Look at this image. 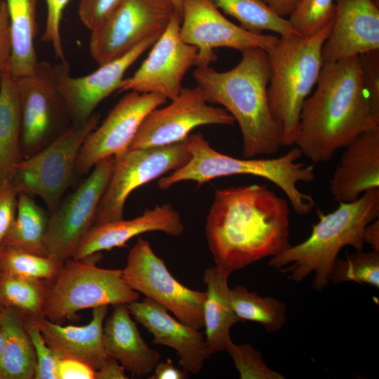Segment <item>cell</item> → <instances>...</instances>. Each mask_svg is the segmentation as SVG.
Returning <instances> with one entry per match:
<instances>
[{"label":"cell","instance_id":"cell-1","mask_svg":"<svg viewBox=\"0 0 379 379\" xmlns=\"http://www.w3.org/2000/svg\"><path fill=\"white\" fill-rule=\"evenodd\" d=\"M288 200L265 185L216 189L205 234L215 266L230 277L291 246Z\"/></svg>","mask_w":379,"mask_h":379},{"label":"cell","instance_id":"cell-2","mask_svg":"<svg viewBox=\"0 0 379 379\" xmlns=\"http://www.w3.org/2000/svg\"><path fill=\"white\" fill-rule=\"evenodd\" d=\"M379 126V98L363 78L360 55L323 63L305 100L295 145L314 163L329 161L361 133Z\"/></svg>","mask_w":379,"mask_h":379},{"label":"cell","instance_id":"cell-3","mask_svg":"<svg viewBox=\"0 0 379 379\" xmlns=\"http://www.w3.org/2000/svg\"><path fill=\"white\" fill-rule=\"evenodd\" d=\"M241 53L239 63L229 70L198 67L193 77L208 102L222 106L238 123L245 158L273 155L283 143L268 105L267 54L258 48Z\"/></svg>","mask_w":379,"mask_h":379},{"label":"cell","instance_id":"cell-4","mask_svg":"<svg viewBox=\"0 0 379 379\" xmlns=\"http://www.w3.org/2000/svg\"><path fill=\"white\" fill-rule=\"evenodd\" d=\"M317 213L319 221L312 225L309 237L272 257L268 265L295 283L314 272L313 288L321 291L328 286L331 271L344 247L362 251L364 229L379 217V188L366 191L355 201L340 202L332 212Z\"/></svg>","mask_w":379,"mask_h":379},{"label":"cell","instance_id":"cell-5","mask_svg":"<svg viewBox=\"0 0 379 379\" xmlns=\"http://www.w3.org/2000/svg\"><path fill=\"white\" fill-rule=\"evenodd\" d=\"M185 143L190 154L189 161L159 178L157 184L160 190H168L183 181L196 182L200 186L220 177L250 175L276 185L287 197L296 214L307 215L314 208V198L300 191L298 185L315 179L314 167L298 161L302 156L298 147L278 157L239 159L214 149L200 133L190 134Z\"/></svg>","mask_w":379,"mask_h":379},{"label":"cell","instance_id":"cell-6","mask_svg":"<svg viewBox=\"0 0 379 379\" xmlns=\"http://www.w3.org/2000/svg\"><path fill=\"white\" fill-rule=\"evenodd\" d=\"M333 21L311 36L296 33L281 36L266 51L270 69L268 105L283 146L293 145L298 137L301 109L319 79L322 48Z\"/></svg>","mask_w":379,"mask_h":379},{"label":"cell","instance_id":"cell-7","mask_svg":"<svg viewBox=\"0 0 379 379\" xmlns=\"http://www.w3.org/2000/svg\"><path fill=\"white\" fill-rule=\"evenodd\" d=\"M93 258H69L46 281L44 317L60 324L83 310L138 300L139 293L126 284L121 270L98 267Z\"/></svg>","mask_w":379,"mask_h":379},{"label":"cell","instance_id":"cell-8","mask_svg":"<svg viewBox=\"0 0 379 379\" xmlns=\"http://www.w3.org/2000/svg\"><path fill=\"white\" fill-rule=\"evenodd\" d=\"M98 120L99 116L93 114L86 121L73 124L41 149L22 159L12 182L18 192L39 197L53 211L76 173L80 149Z\"/></svg>","mask_w":379,"mask_h":379},{"label":"cell","instance_id":"cell-9","mask_svg":"<svg viewBox=\"0 0 379 379\" xmlns=\"http://www.w3.org/2000/svg\"><path fill=\"white\" fill-rule=\"evenodd\" d=\"M121 272L130 288L162 305L182 323L197 330L204 328L206 292L191 289L177 280L148 241L138 239Z\"/></svg>","mask_w":379,"mask_h":379},{"label":"cell","instance_id":"cell-10","mask_svg":"<svg viewBox=\"0 0 379 379\" xmlns=\"http://www.w3.org/2000/svg\"><path fill=\"white\" fill-rule=\"evenodd\" d=\"M178 13L171 0H124L100 27L91 32L89 52L101 65L149 39H158ZM179 14V13H178Z\"/></svg>","mask_w":379,"mask_h":379},{"label":"cell","instance_id":"cell-11","mask_svg":"<svg viewBox=\"0 0 379 379\" xmlns=\"http://www.w3.org/2000/svg\"><path fill=\"white\" fill-rule=\"evenodd\" d=\"M114 163L112 156L98 162L88 178L51 212L44 239L46 256L62 262L72 258L94 225Z\"/></svg>","mask_w":379,"mask_h":379},{"label":"cell","instance_id":"cell-12","mask_svg":"<svg viewBox=\"0 0 379 379\" xmlns=\"http://www.w3.org/2000/svg\"><path fill=\"white\" fill-rule=\"evenodd\" d=\"M185 139L164 146L130 149L115 159L94 225L122 219L125 203L133 191L185 165L190 158Z\"/></svg>","mask_w":379,"mask_h":379},{"label":"cell","instance_id":"cell-13","mask_svg":"<svg viewBox=\"0 0 379 379\" xmlns=\"http://www.w3.org/2000/svg\"><path fill=\"white\" fill-rule=\"evenodd\" d=\"M180 35L185 42L197 48L194 65L207 67L217 60L214 49L250 48L267 51L279 36L250 32L228 20L211 0H183Z\"/></svg>","mask_w":379,"mask_h":379},{"label":"cell","instance_id":"cell-14","mask_svg":"<svg viewBox=\"0 0 379 379\" xmlns=\"http://www.w3.org/2000/svg\"><path fill=\"white\" fill-rule=\"evenodd\" d=\"M234 123V119L223 107L208 102L199 86L182 88L170 104L147 115L128 150L181 142L201 126H232Z\"/></svg>","mask_w":379,"mask_h":379},{"label":"cell","instance_id":"cell-15","mask_svg":"<svg viewBox=\"0 0 379 379\" xmlns=\"http://www.w3.org/2000/svg\"><path fill=\"white\" fill-rule=\"evenodd\" d=\"M181 20L180 14L173 15L141 65L124 79L119 91L158 93L171 100L180 94L185 75L194 65L197 54V48L181 37Z\"/></svg>","mask_w":379,"mask_h":379},{"label":"cell","instance_id":"cell-16","mask_svg":"<svg viewBox=\"0 0 379 379\" xmlns=\"http://www.w3.org/2000/svg\"><path fill=\"white\" fill-rule=\"evenodd\" d=\"M166 101L158 93L128 91L85 140L77 157L76 172L83 175L105 158L112 156L117 159L124 155L147 115Z\"/></svg>","mask_w":379,"mask_h":379},{"label":"cell","instance_id":"cell-17","mask_svg":"<svg viewBox=\"0 0 379 379\" xmlns=\"http://www.w3.org/2000/svg\"><path fill=\"white\" fill-rule=\"evenodd\" d=\"M21 109L22 157H28L48 145L64 114L53 65L39 62L31 75L15 79Z\"/></svg>","mask_w":379,"mask_h":379},{"label":"cell","instance_id":"cell-18","mask_svg":"<svg viewBox=\"0 0 379 379\" xmlns=\"http://www.w3.org/2000/svg\"><path fill=\"white\" fill-rule=\"evenodd\" d=\"M157 39L145 40L124 55L79 77L70 74L68 62L53 65L56 85L73 124L86 121L103 100L119 90L126 71Z\"/></svg>","mask_w":379,"mask_h":379},{"label":"cell","instance_id":"cell-19","mask_svg":"<svg viewBox=\"0 0 379 379\" xmlns=\"http://www.w3.org/2000/svg\"><path fill=\"white\" fill-rule=\"evenodd\" d=\"M379 50V6L372 0H335L333 21L322 48L323 63Z\"/></svg>","mask_w":379,"mask_h":379},{"label":"cell","instance_id":"cell-20","mask_svg":"<svg viewBox=\"0 0 379 379\" xmlns=\"http://www.w3.org/2000/svg\"><path fill=\"white\" fill-rule=\"evenodd\" d=\"M131 314L153 335V343L173 348L180 367L198 373L209 355L204 335L169 314L168 310L150 298L127 304Z\"/></svg>","mask_w":379,"mask_h":379},{"label":"cell","instance_id":"cell-21","mask_svg":"<svg viewBox=\"0 0 379 379\" xmlns=\"http://www.w3.org/2000/svg\"><path fill=\"white\" fill-rule=\"evenodd\" d=\"M184 230L178 211L168 204L157 205L131 220L122 218L93 226L79 243L72 258L84 260L102 251L123 247L134 237L147 232L159 231L179 237Z\"/></svg>","mask_w":379,"mask_h":379},{"label":"cell","instance_id":"cell-22","mask_svg":"<svg viewBox=\"0 0 379 379\" xmlns=\"http://www.w3.org/2000/svg\"><path fill=\"white\" fill-rule=\"evenodd\" d=\"M344 148L329 186L338 203L379 188V126L361 133Z\"/></svg>","mask_w":379,"mask_h":379},{"label":"cell","instance_id":"cell-23","mask_svg":"<svg viewBox=\"0 0 379 379\" xmlns=\"http://www.w3.org/2000/svg\"><path fill=\"white\" fill-rule=\"evenodd\" d=\"M107 311V305L93 308L90 322L80 326H62L44 316L26 318L38 326L47 345L60 359H77L96 371L109 358L102 340Z\"/></svg>","mask_w":379,"mask_h":379},{"label":"cell","instance_id":"cell-24","mask_svg":"<svg viewBox=\"0 0 379 379\" xmlns=\"http://www.w3.org/2000/svg\"><path fill=\"white\" fill-rule=\"evenodd\" d=\"M102 340L107 355L116 359L132 376L152 373L159 354L142 338L131 317L127 304H117L103 324Z\"/></svg>","mask_w":379,"mask_h":379},{"label":"cell","instance_id":"cell-25","mask_svg":"<svg viewBox=\"0 0 379 379\" xmlns=\"http://www.w3.org/2000/svg\"><path fill=\"white\" fill-rule=\"evenodd\" d=\"M228 278L215 266L206 269L204 274L206 286L204 304V338L210 356L226 350L232 342L231 328L240 321L231 305Z\"/></svg>","mask_w":379,"mask_h":379},{"label":"cell","instance_id":"cell-26","mask_svg":"<svg viewBox=\"0 0 379 379\" xmlns=\"http://www.w3.org/2000/svg\"><path fill=\"white\" fill-rule=\"evenodd\" d=\"M21 127L18 90L8 68L2 72L0 83V185L13 182L22 159Z\"/></svg>","mask_w":379,"mask_h":379},{"label":"cell","instance_id":"cell-27","mask_svg":"<svg viewBox=\"0 0 379 379\" xmlns=\"http://www.w3.org/2000/svg\"><path fill=\"white\" fill-rule=\"evenodd\" d=\"M8 14L11 53L8 71L14 79L31 75L39 62L34 48L38 0H5Z\"/></svg>","mask_w":379,"mask_h":379},{"label":"cell","instance_id":"cell-28","mask_svg":"<svg viewBox=\"0 0 379 379\" xmlns=\"http://www.w3.org/2000/svg\"><path fill=\"white\" fill-rule=\"evenodd\" d=\"M5 344L0 357V379H32L36 368L34 346L19 312L5 308L0 314Z\"/></svg>","mask_w":379,"mask_h":379},{"label":"cell","instance_id":"cell-29","mask_svg":"<svg viewBox=\"0 0 379 379\" xmlns=\"http://www.w3.org/2000/svg\"><path fill=\"white\" fill-rule=\"evenodd\" d=\"M48 217L32 196L19 192L15 218L2 243L46 256L44 239Z\"/></svg>","mask_w":379,"mask_h":379},{"label":"cell","instance_id":"cell-30","mask_svg":"<svg viewBox=\"0 0 379 379\" xmlns=\"http://www.w3.org/2000/svg\"><path fill=\"white\" fill-rule=\"evenodd\" d=\"M232 309L240 321L260 324L269 333L279 331L286 321V304L273 297H263L244 286L230 289Z\"/></svg>","mask_w":379,"mask_h":379},{"label":"cell","instance_id":"cell-31","mask_svg":"<svg viewBox=\"0 0 379 379\" xmlns=\"http://www.w3.org/2000/svg\"><path fill=\"white\" fill-rule=\"evenodd\" d=\"M243 28L255 33L270 31L279 36L296 33L289 20L276 14L262 0H211ZM297 34V33H296Z\"/></svg>","mask_w":379,"mask_h":379},{"label":"cell","instance_id":"cell-32","mask_svg":"<svg viewBox=\"0 0 379 379\" xmlns=\"http://www.w3.org/2000/svg\"><path fill=\"white\" fill-rule=\"evenodd\" d=\"M46 287V281L0 272V306L24 317H42Z\"/></svg>","mask_w":379,"mask_h":379},{"label":"cell","instance_id":"cell-33","mask_svg":"<svg viewBox=\"0 0 379 379\" xmlns=\"http://www.w3.org/2000/svg\"><path fill=\"white\" fill-rule=\"evenodd\" d=\"M63 263L13 245L2 243L0 246V272L2 273L50 281Z\"/></svg>","mask_w":379,"mask_h":379},{"label":"cell","instance_id":"cell-34","mask_svg":"<svg viewBox=\"0 0 379 379\" xmlns=\"http://www.w3.org/2000/svg\"><path fill=\"white\" fill-rule=\"evenodd\" d=\"M329 281L340 284L353 281L379 288V251H362L337 258L329 275Z\"/></svg>","mask_w":379,"mask_h":379},{"label":"cell","instance_id":"cell-35","mask_svg":"<svg viewBox=\"0 0 379 379\" xmlns=\"http://www.w3.org/2000/svg\"><path fill=\"white\" fill-rule=\"evenodd\" d=\"M335 0H300L288 20L302 36L317 33L334 18Z\"/></svg>","mask_w":379,"mask_h":379},{"label":"cell","instance_id":"cell-36","mask_svg":"<svg viewBox=\"0 0 379 379\" xmlns=\"http://www.w3.org/2000/svg\"><path fill=\"white\" fill-rule=\"evenodd\" d=\"M226 352L231 357L241 379H284L265 362L261 353L247 343H230Z\"/></svg>","mask_w":379,"mask_h":379},{"label":"cell","instance_id":"cell-37","mask_svg":"<svg viewBox=\"0 0 379 379\" xmlns=\"http://www.w3.org/2000/svg\"><path fill=\"white\" fill-rule=\"evenodd\" d=\"M24 321L36 355L34 378L57 379L56 367L60 358L47 345L38 326L28 318L24 317Z\"/></svg>","mask_w":379,"mask_h":379},{"label":"cell","instance_id":"cell-38","mask_svg":"<svg viewBox=\"0 0 379 379\" xmlns=\"http://www.w3.org/2000/svg\"><path fill=\"white\" fill-rule=\"evenodd\" d=\"M70 0H46V20L41 41L51 44L54 53L62 62H67L62 44L60 23L63 11Z\"/></svg>","mask_w":379,"mask_h":379},{"label":"cell","instance_id":"cell-39","mask_svg":"<svg viewBox=\"0 0 379 379\" xmlns=\"http://www.w3.org/2000/svg\"><path fill=\"white\" fill-rule=\"evenodd\" d=\"M124 0H80L78 15L91 32L100 27Z\"/></svg>","mask_w":379,"mask_h":379},{"label":"cell","instance_id":"cell-40","mask_svg":"<svg viewBox=\"0 0 379 379\" xmlns=\"http://www.w3.org/2000/svg\"><path fill=\"white\" fill-rule=\"evenodd\" d=\"M18 195L13 182L0 185V246L15 218Z\"/></svg>","mask_w":379,"mask_h":379},{"label":"cell","instance_id":"cell-41","mask_svg":"<svg viewBox=\"0 0 379 379\" xmlns=\"http://www.w3.org/2000/svg\"><path fill=\"white\" fill-rule=\"evenodd\" d=\"M95 370L89 365L73 359H59L56 367L57 379H95Z\"/></svg>","mask_w":379,"mask_h":379},{"label":"cell","instance_id":"cell-42","mask_svg":"<svg viewBox=\"0 0 379 379\" xmlns=\"http://www.w3.org/2000/svg\"><path fill=\"white\" fill-rule=\"evenodd\" d=\"M11 53L9 18L5 0H0V70L8 68Z\"/></svg>","mask_w":379,"mask_h":379},{"label":"cell","instance_id":"cell-43","mask_svg":"<svg viewBox=\"0 0 379 379\" xmlns=\"http://www.w3.org/2000/svg\"><path fill=\"white\" fill-rule=\"evenodd\" d=\"M189 373L177 367L171 359L166 361L158 362L156 365L151 379H185Z\"/></svg>","mask_w":379,"mask_h":379},{"label":"cell","instance_id":"cell-44","mask_svg":"<svg viewBox=\"0 0 379 379\" xmlns=\"http://www.w3.org/2000/svg\"><path fill=\"white\" fill-rule=\"evenodd\" d=\"M125 368L119 362L109 357L105 363L95 372V379H126Z\"/></svg>","mask_w":379,"mask_h":379},{"label":"cell","instance_id":"cell-45","mask_svg":"<svg viewBox=\"0 0 379 379\" xmlns=\"http://www.w3.org/2000/svg\"><path fill=\"white\" fill-rule=\"evenodd\" d=\"M276 14L281 18L288 17L295 9L300 0H262Z\"/></svg>","mask_w":379,"mask_h":379},{"label":"cell","instance_id":"cell-46","mask_svg":"<svg viewBox=\"0 0 379 379\" xmlns=\"http://www.w3.org/2000/svg\"><path fill=\"white\" fill-rule=\"evenodd\" d=\"M363 239L364 244L372 247V250L379 251V218L374 220L365 227Z\"/></svg>","mask_w":379,"mask_h":379},{"label":"cell","instance_id":"cell-47","mask_svg":"<svg viewBox=\"0 0 379 379\" xmlns=\"http://www.w3.org/2000/svg\"><path fill=\"white\" fill-rule=\"evenodd\" d=\"M5 344V335L4 332L0 325V357L2 354Z\"/></svg>","mask_w":379,"mask_h":379},{"label":"cell","instance_id":"cell-48","mask_svg":"<svg viewBox=\"0 0 379 379\" xmlns=\"http://www.w3.org/2000/svg\"><path fill=\"white\" fill-rule=\"evenodd\" d=\"M177 12L181 15L183 0H171Z\"/></svg>","mask_w":379,"mask_h":379},{"label":"cell","instance_id":"cell-49","mask_svg":"<svg viewBox=\"0 0 379 379\" xmlns=\"http://www.w3.org/2000/svg\"><path fill=\"white\" fill-rule=\"evenodd\" d=\"M3 71H4V70H3ZM3 71H1V70H0V83H1V76H2V72H3Z\"/></svg>","mask_w":379,"mask_h":379},{"label":"cell","instance_id":"cell-50","mask_svg":"<svg viewBox=\"0 0 379 379\" xmlns=\"http://www.w3.org/2000/svg\"><path fill=\"white\" fill-rule=\"evenodd\" d=\"M4 309L0 306V314L3 312Z\"/></svg>","mask_w":379,"mask_h":379}]
</instances>
